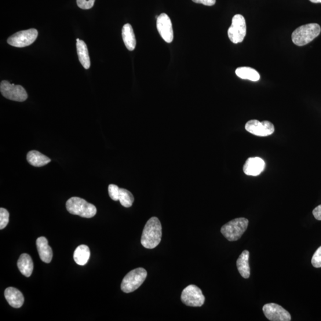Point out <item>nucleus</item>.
Listing matches in <instances>:
<instances>
[{"instance_id": "4468645a", "label": "nucleus", "mask_w": 321, "mask_h": 321, "mask_svg": "<svg viewBox=\"0 0 321 321\" xmlns=\"http://www.w3.org/2000/svg\"><path fill=\"white\" fill-rule=\"evenodd\" d=\"M36 246L40 259L45 263H50L52 260L53 254L52 248L49 245L48 240L44 237H40L36 240Z\"/></svg>"}, {"instance_id": "cd10ccee", "label": "nucleus", "mask_w": 321, "mask_h": 321, "mask_svg": "<svg viewBox=\"0 0 321 321\" xmlns=\"http://www.w3.org/2000/svg\"><path fill=\"white\" fill-rule=\"evenodd\" d=\"M195 3L202 4V5L207 6H214L216 3V0H192Z\"/></svg>"}, {"instance_id": "412c9836", "label": "nucleus", "mask_w": 321, "mask_h": 321, "mask_svg": "<svg viewBox=\"0 0 321 321\" xmlns=\"http://www.w3.org/2000/svg\"><path fill=\"white\" fill-rule=\"evenodd\" d=\"M90 250L86 245H80L76 248L74 258L76 263L79 265H85L88 262L90 257Z\"/></svg>"}, {"instance_id": "b1692460", "label": "nucleus", "mask_w": 321, "mask_h": 321, "mask_svg": "<svg viewBox=\"0 0 321 321\" xmlns=\"http://www.w3.org/2000/svg\"><path fill=\"white\" fill-rule=\"evenodd\" d=\"M9 221V213L7 210L1 208L0 209V229L5 228Z\"/></svg>"}, {"instance_id": "aec40b11", "label": "nucleus", "mask_w": 321, "mask_h": 321, "mask_svg": "<svg viewBox=\"0 0 321 321\" xmlns=\"http://www.w3.org/2000/svg\"><path fill=\"white\" fill-rule=\"evenodd\" d=\"M27 160L31 166L40 167H43L51 162V159L38 151H29L27 154Z\"/></svg>"}, {"instance_id": "39448f33", "label": "nucleus", "mask_w": 321, "mask_h": 321, "mask_svg": "<svg viewBox=\"0 0 321 321\" xmlns=\"http://www.w3.org/2000/svg\"><path fill=\"white\" fill-rule=\"evenodd\" d=\"M147 277V271L143 268H137L130 271L123 279L121 289L126 293L136 290L144 283Z\"/></svg>"}, {"instance_id": "c85d7f7f", "label": "nucleus", "mask_w": 321, "mask_h": 321, "mask_svg": "<svg viewBox=\"0 0 321 321\" xmlns=\"http://www.w3.org/2000/svg\"><path fill=\"white\" fill-rule=\"evenodd\" d=\"M313 215L317 220L321 221V205L316 207L313 210Z\"/></svg>"}, {"instance_id": "f8f14e48", "label": "nucleus", "mask_w": 321, "mask_h": 321, "mask_svg": "<svg viewBox=\"0 0 321 321\" xmlns=\"http://www.w3.org/2000/svg\"><path fill=\"white\" fill-rule=\"evenodd\" d=\"M156 28H157L159 35L164 41L167 43H171L173 41V25L170 17L167 14L162 13L157 17Z\"/></svg>"}, {"instance_id": "ddd939ff", "label": "nucleus", "mask_w": 321, "mask_h": 321, "mask_svg": "<svg viewBox=\"0 0 321 321\" xmlns=\"http://www.w3.org/2000/svg\"><path fill=\"white\" fill-rule=\"evenodd\" d=\"M265 163L261 158H249L243 166V172L247 176H257L263 172Z\"/></svg>"}, {"instance_id": "a211bd4d", "label": "nucleus", "mask_w": 321, "mask_h": 321, "mask_svg": "<svg viewBox=\"0 0 321 321\" xmlns=\"http://www.w3.org/2000/svg\"><path fill=\"white\" fill-rule=\"evenodd\" d=\"M76 48L78 54L79 60L82 66L85 69H89L90 66V60L89 56L88 50L85 42L76 39Z\"/></svg>"}, {"instance_id": "2eb2a0df", "label": "nucleus", "mask_w": 321, "mask_h": 321, "mask_svg": "<svg viewBox=\"0 0 321 321\" xmlns=\"http://www.w3.org/2000/svg\"><path fill=\"white\" fill-rule=\"evenodd\" d=\"M5 296L9 305L14 308H20L24 303V297L19 290L9 287L5 291Z\"/></svg>"}, {"instance_id": "a878e982", "label": "nucleus", "mask_w": 321, "mask_h": 321, "mask_svg": "<svg viewBox=\"0 0 321 321\" xmlns=\"http://www.w3.org/2000/svg\"><path fill=\"white\" fill-rule=\"evenodd\" d=\"M312 264L315 268H321V246L316 250L312 258Z\"/></svg>"}, {"instance_id": "423d86ee", "label": "nucleus", "mask_w": 321, "mask_h": 321, "mask_svg": "<svg viewBox=\"0 0 321 321\" xmlns=\"http://www.w3.org/2000/svg\"><path fill=\"white\" fill-rule=\"evenodd\" d=\"M0 91L3 97L10 100L24 102L28 98L27 91L23 86L10 83L7 80L2 81L0 84Z\"/></svg>"}, {"instance_id": "9b49d317", "label": "nucleus", "mask_w": 321, "mask_h": 321, "mask_svg": "<svg viewBox=\"0 0 321 321\" xmlns=\"http://www.w3.org/2000/svg\"><path fill=\"white\" fill-rule=\"evenodd\" d=\"M263 312L266 318L271 321H290V313L282 306L276 304H266L263 306Z\"/></svg>"}, {"instance_id": "20e7f679", "label": "nucleus", "mask_w": 321, "mask_h": 321, "mask_svg": "<svg viewBox=\"0 0 321 321\" xmlns=\"http://www.w3.org/2000/svg\"><path fill=\"white\" fill-rule=\"evenodd\" d=\"M249 220L245 218L234 219L222 226L221 229L222 235L231 242H235L241 238L246 232Z\"/></svg>"}, {"instance_id": "c756f323", "label": "nucleus", "mask_w": 321, "mask_h": 321, "mask_svg": "<svg viewBox=\"0 0 321 321\" xmlns=\"http://www.w3.org/2000/svg\"><path fill=\"white\" fill-rule=\"evenodd\" d=\"M309 1L313 3H321V0H309Z\"/></svg>"}, {"instance_id": "4be33fe9", "label": "nucleus", "mask_w": 321, "mask_h": 321, "mask_svg": "<svg viewBox=\"0 0 321 321\" xmlns=\"http://www.w3.org/2000/svg\"><path fill=\"white\" fill-rule=\"evenodd\" d=\"M236 74L242 79H248L257 82L260 79V75L254 68L249 67H241L236 69Z\"/></svg>"}, {"instance_id": "6e6552de", "label": "nucleus", "mask_w": 321, "mask_h": 321, "mask_svg": "<svg viewBox=\"0 0 321 321\" xmlns=\"http://www.w3.org/2000/svg\"><path fill=\"white\" fill-rule=\"evenodd\" d=\"M181 300L187 306L200 307L204 304L205 298L202 290L198 286L192 284L182 291Z\"/></svg>"}, {"instance_id": "f257e3e1", "label": "nucleus", "mask_w": 321, "mask_h": 321, "mask_svg": "<svg viewBox=\"0 0 321 321\" xmlns=\"http://www.w3.org/2000/svg\"><path fill=\"white\" fill-rule=\"evenodd\" d=\"M162 238V226L159 219L152 217L145 225L141 237L142 245L147 249H154L158 245Z\"/></svg>"}, {"instance_id": "9d476101", "label": "nucleus", "mask_w": 321, "mask_h": 321, "mask_svg": "<svg viewBox=\"0 0 321 321\" xmlns=\"http://www.w3.org/2000/svg\"><path fill=\"white\" fill-rule=\"evenodd\" d=\"M245 129L248 132L258 136H268L275 131L273 124L269 121L260 122L257 120H251L247 122Z\"/></svg>"}, {"instance_id": "0eeeda50", "label": "nucleus", "mask_w": 321, "mask_h": 321, "mask_svg": "<svg viewBox=\"0 0 321 321\" xmlns=\"http://www.w3.org/2000/svg\"><path fill=\"white\" fill-rule=\"evenodd\" d=\"M246 35V20L241 14H236L232 19L231 27L228 30V36L234 43L242 42Z\"/></svg>"}, {"instance_id": "393cba45", "label": "nucleus", "mask_w": 321, "mask_h": 321, "mask_svg": "<svg viewBox=\"0 0 321 321\" xmlns=\"http://www.w3.org/2000/svg\"><path fill=\"white\" fill-rule=\"evenodd\" d=\"M109 196L113 200H119L120 188L116 185H109L108 187Z\"/></svg>"}, {"instance_id": "f03ea898", "label": "nucleus", "mask_w": 321, "mask_h": 321, "mask_svg": "<svg viewBox=\"0 0 321 321\" xmlns=\"http://www.w3.org/2000/svg\"><path fill=\"white\" fill-rule=\"evenodd\" d=\"M321 28L318 24H309L303 25L292 33L291 39L295 45L304 46L318 37Z\"/></svg>"}, {"instance_id": "1a4fd4ad", "label": "nucleus", "mask_w": 321, "mask_h": 321, "mask_svg": "<svg viewBox=\"0 0 321 321\" xmlns=\"http://www.w3.org/2000/svg\"><path fill=\"white\" fill-rule=\"evenodd\" d=\"M38 35V31L35 29L21 31L11 36L7 39V43L13 47L23 48V47L30 45L34 43L37 38Z\"/></svg>"}, {"instance_id": "f3484780", "label": "nucleus", "mask_w": 321, "mask_h": 321, "mask_svg": "<svg viewBox=\"0 0 321 321\" xmlns=\"http://www.w3.org/2000/svg\"><path fill=\"white\" fill-rule=\"evenodd\" d=\"M122 38L127 50L133 51L136 48V40L133 29L129 24L124 25L122 29Z\"/></svg>"}, {"instance_id": "6ab92c4d", "label": "nucleus", "mask_w": 321, "mask_h": 321, "mask_svg": "<svg viewBox=\"0 0 321 321\" xmlns=\"http://www.w3.org/2000/svg\"><path fill=\"white\" fill-rule=\"evenodd\" d=\"M17 267L24 276L30 277L34 269V263L31 257L27 254H21L17 262Z\"/></svg>"}, {"instance_id": "dca6fc26", "label": "nucleus", "mask_w": 321, "mask_h": 321, "mask_svg": "<svg viewBox=\"0 0 321 321\" xmlns=\"http://www.w3.org/2000/svg\"><path fill=\"white\" fill-rule=\"evenodd\" d=\"M249 251L244 250L237 260V267L240 275L244 279H249L250 275V269L249 264Z\"/></svg>"}, {"instance_id": "bb28decb", "label": "nucleus", "mask_w": 321, "mask_h": 321, "mask_svg": "<svg viewBox=\"0 0 321 321\" xmlns=\"http://www.w3.org/2000/svg\"><path fill=\"white\" fill-rule=\"evenodd\" d=\"M96 0H77V5L79 8L83 10H88L94 6Z\"/></svg>"}, {"instance_id": "5701e85b", "label": "nucleus", "mask_w": 321, "mask_h": 321, "mask_svg": "<svg viewBox=\"0 0 321 321\" xmlns=\"http://www.w3.org/2000/svg\"><path fill=\"white\" fill-rule=\"evenodd\" d=\"M119 200L124 207L129 208L132 207L134 202V197L132 193L127 189L120 188Z\"/></svg>"}, {"instance_id": "7ed1b4c3", "label": "nucleus", "mask_w": 321, "mask_h": 321, "mask_svg": "<svg viewBox=\"0 0 321 321\" xmlns=\"http://www.w3.org/2000/svg\"><path fill=\"white\" fill-rule=\"evenodd\" d=\"M66 209L69 213L79 216L90 218L97 214V208L85 199L72 197L66 202Z\"/></svg>"}]
</instances>
